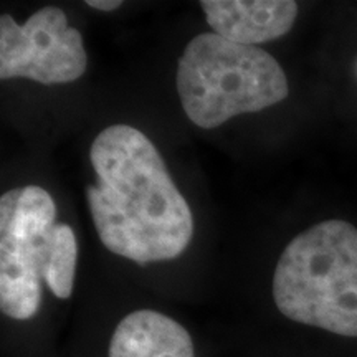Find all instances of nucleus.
<instances>
[{"mask_svg": "<svg viewBox=\"0 0 357 357\" xmlns=\"http://www.w3.org/2000/svg\"><path fill=\"white\" fill-rule=\"evenodd\" d=\"M55 218L56 205L42 187L12 189L0 199V307L8 318L37 314L43 281L60 300L73 293L77 236Z\"/></svg>", "mask_w": 357, "mask_h": 357, "instance_id": "obj_2", "label": "nucleus"}, {"mask_svg": "<svg viewBox=\"0 0 357 357\" xmlns=\"http://www.w3.org/2000/svg\"><path fill=\"white\" fill-rule=\"evenodd\" d=\"M86 6L101 12H113L118 7H121L123 2L121 0H88Z\"/></svg>", "mask_w": 357, "mask_h": 357, "instance_id": "obj_8", "label": "nucleus"}, {"mask_svg": "<svg viewBox=\"0 0 357 357\" xmlns=\"http://www.w3.org/2000/svg\"><path fill=\"white\" fill-rule=\"evenodd\" d=\"M200 7L213 32L250 47L287 35L298 17L293 0H202Z\"/></svg>", "mask_w": 357, "mask_h": 357, "instance_id": "obj_6", "label": "nucleus"}, {"mask_svg": "<svg viewBox=\"0 0 357 357\" xmlns=\"http://www.w3.org/2000/svg\"><path fill=\"white\" fill-rule=\"evenodd\" d=\"M89 160L96 182L86 200L101 243L139 265L181 255L194 217L153 142L139 129L114 124L93 141Z\"/></svg>", "mask_w": 357, "mask_h": 357, "instance_id": "obj_1", "label": "nucleus"}, {"mask_svg": "<svg viewBox=\"0 0 357 357\" xmlns=\"http://www.w3.org/2000/svg\"><path fill=\"white\" fill-rule=\"evenodd\" d=\"M273 300L284 318L357 337V229L331 218L294 236L273 275Z\"/></svg>", "mask_w": 357, "mask_h": 357, "instance_id": "obj_3", "label": "nucleus"}, {"mask_svg": "<svg viewBox=\"0 0 357 357\" xmlns=\"http://www.w3.org/2000/svg\"><path fill=\"white\" fill-rule=\"evenodd\" d=\"M177 93L187 118L212 129L278 105L289 88L283 68L263 48L200 33L178 58Z\"/></svg>", "mask_w": 357, "mask_h": 357, "instance_id": "obj_4", "label": "nucleus"}, {"mask_svg": "<svg viewBox=\"0 0 357 357\" xmlns=\"http://www.w3.org/2000/svg\"><path fill=\"white\" fill-rule=\"evenodd\" d=\"M82 33L68 25L65 12L43 7L24 25L0 17V78H29L42 84L77 82L86 71Z\"/></svg>", "mask_w": 357, "mask_h": 357, "instance_id": "obj_5", "label": "nucleus"}, {"mask_svg": "<svg viewBox=\"0 0 357 357\" xmlns=\"http://www.w3.org/2000/svg\"><path fill=\"white\" fill-rule=\"evenodd\" d=\"M108 357H195L190 334L154 310L129 312L116 326Z\"/></svg>", "mask_w": 357, "mask_h": 357, "instance_id": "obj_7", "label": "nucleus"}]
</instances>
